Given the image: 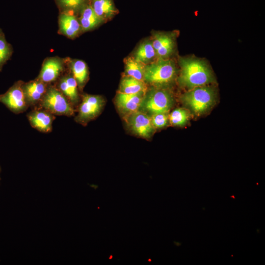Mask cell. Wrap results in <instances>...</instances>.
Wrapping results in <instances>:
<instances>
[{
  "label": "cell",
  "instance_id": "6da1fadb",
  "mask_svg": "<svg viewBox=\"0 0 265 265\" xmlns=\"http://www.w3.org/2000/svg\"><path fill=\"white\" fill-rule=\"evenodd\" d=\"M179 65L181 71L178 82L188 90L208 85L215 80L211 70L204 60L193 57H181Z\"/></svg>",
  "mask_w": 265,
  "mask_h": 265
},
{
  "label": "cell",
  "instance_id": "7a4b0ae2",
  "mask_svg": "<svg viewBox=\"0 0 265 265\" xmlns=\"http://www.w3.org/2000/svg\"><path fill=\"white\" fill-rule=\"evenodd\" d=\"M215 97L214 88L207 85L188 90L182 96L181 101L193 114L199 116L212 107Z\"/></svg>",
  "mask_w": 265,
  "mask_h": 265
},
{
  "label": "cell",
  "instance_id": "3957f363",
  "mask_svg": "<svg viewBox=\"0 0 265 265\" xmlns=\"http://www.w3.org/2000/svg\"><path fill=\"white\" fill-rule=\"evenodd\" d=\"M176 75L174 62L168 58L158 59L145 66L144 80L161 87L171 83Z\"/></svg>",
  "mask_w": 265,
  "mask_h": 265
},
{
  "label": "cell",
  "instance_id": "277c9868",
  "mask_svg": "<svg viewBox=\"0 0 265 265\" xmlns=\"http://www.w3.org/2000/svg\"><path fill=\"white\" fill-rule=\"evenodd\" d=\"M173 103V96L168 90L154 88L145 93L138 110L151 115L168 113Z\"/></svg>",
  "mask_w": 265,
  "mask_h": 265
},
{
  "label": "cell",
  "instance_id": "5b68a950",
  "mask_svg": "<svg viewBox=\"0 0 265 265\" xmlns=\"http://www.w3.org/2000/svg\"><path fill=\"white\" fill-rule=\"evenodd\" d=\"M37 107L42 108L54 115L71 116L74 115V106L57 88L48 87L47 91Z\"/></svg>",
  "mask_w": 265,
  "mask_h": 265
},
{
  "label": "cell",
  "instance_id": "8992f818",
  "mask_svg": "<svg viewBox=\"0 0 265 265\" xmlns=\"http://www.w3.org/2000/svg\"><path fill=\"white\" fill-rule=\"evenodd\" d=\"M104 105V100L99 95L85 94L82 97L78 114L75 121L85 125L95 118L101 112Z\"/></svg>",
  "mask_w": 265,
  "mask_h": 265
},
{
  "label": "cell",
  "instance_id": "52a82bcc",
  "mask_svg": "<svg viewBox=\"0 0 265 265\" xmlns=\"http://www.w3.org/2000/svg\"><path fill=\"white\" fill-rule=\"evenodd\" d=\"M21 81H18L5 93L0 95V103L14 113L19 114L29 107L24 95Z\"/></svg>",
  "mask_w": 265,
  "mask_h": 265
},
{
  "label": "cell",
  "instance_id": "ba28073f",
  "mask_svg": "<svg viewBox=\"0 0 265 265\" xmlns=\"http://www.w3.org/2000/svg\"><path fill=\"white\" fill-rule=\"evenodd\" d=\"M126 117L127 125L135 135L148 139L154 133L155 128L147 114L137 110Z\"/></svg>",
  "mask_w": 265,
  "mask_h": 265
},
{
  "label": "cell",
  "instance_id": "9c48e42d",
  "mask_svg": "<svg viewBox=\"0 0 265 265\" xmlns=\"http://www.w3.org/2000/svg\"><path fill=\"white\" fill-rule=\"evenodd\" d=\"M28 120L32 128L37 131L48 133L52 131L55 115L40 107L34 108L27 114Z\"/></svg>",
  "mask_w": 265,
  "mask_h": 265
},
{
  "label": "cell",
  "instance_id": "30bf717a",
  "mask_svg": "<svg viewBox=\"0 0 265 265\" xmlns=\"http://www.w3.org/2000/svg\"><path fill=\"white\" fill-rule=\"evenodd\" d=\"M26 102L29 107H37L48 89L47 84L38 79L22 85Z\"/></svg>",
  "mask_w": 265,
  "mask_h": 265
},
{
  "label": "cell",
  "instance_id": "8fae6325",
  "mask_svg": "<svg viewBox=\"0 0 265 265\" xmlns=\"http://www.w3.org/2000/svg\"><path fill=\"white\" fill-rule=\"evenodd\" d=\"M145 93L126 94L119 92L115 98L118 110L125 116L138 110Z\"/></svg>",
  "mask_w": 265,
  "mask_h": 265
},
{
  "label": "cell",
  "instance_id": "7c38bea8",
  "mask_svg": "<svg viewBox=\"0 0 265 265\" xmlns=\"http://www.w3.org/2000/svg\"><path fill=\"white\" fill-rule=\"evenodd\" d=\"M151 42L159 58H168L174 52L175 41L173 37L169 34L156 33Z\"/></svg>",
  "mask_w": 265,
  "mask_h": 265
},
{
  "label": "cell",
  "instance_id": "4fadbf2b",
  "mask_svg": "<svg viewBox=\"0 0 265 265\" xmlns=\"http://www.w3.org/2000/svg\"><path fill=\"white\" fill-rule=\"evenodd\" d=\"M63 68L59 59L49 58L44 63L38 79L46 84L53 82L59 76Z\"/></svg>",
  "mask_w": 265,
  "mask_h": 265
},
{
  "label": "cell",
  "instance_id": "5bb4252c",
  "mask_svg": "<svg viewBox=\"0 0 265 265\" xmlns=\"http://www.w3.org/2000/svg\"><path fill=\"white\" fill-rule=\"evenodd\" d=\"M77 86V81L73 76L70 75L62 77L58 83V89L67 98L73 106L79 101Z\"/></svg>",
  "mask_w": 265,
  "mask_h": 265
},
{
  "label": "cell",
  "instance_id": "9a60e30c",
  "mask_svg": "<svg viewBox=\"0 0 265 265\" xmlns=\"http://www.w3.org/2000/svg\"><path fill=\"white\" fill-rule=\"evenodd\" d=\"M59 30L65 36L73 38L81 29L80 22L73 15L64 13L59 18Z\"/></svg>",
  "mask_w": 265,
  "mask_h": 265
},
{
  "label": "cell",
  "instance_id": "2e32d148",
  "mask_svg": "<svg viewBox=\"0 0 265 265\" xmlns=\"http://www.w3.org/2000/svg\"><path fill=\"white\" fill-rule=\"evenodd\" d=\"M147 87L144 81L129 76L123 78L120 85V92L126 94H137L146 92Z\"/></svg>",
  "mask_w": 265,
  "mask_h": 265
},
{
  "label": "cell",
  "instance_id": "e0dca14e",
  "mask_svg": "<svg viewBox=\"0 0 265 265\" xmlns=\"http://www.w3.org/2000/svg\"><path fill=\"white\" fill-rule=\"evenodd\" d=\"M102 20L95 14L91 6H84L82 8L80 21L82 30L86 31L91 29L98 25Z\"/></svg>",
  "mask_w": 265,
  "mask_h": 265
},
{
  "label": "cell",
  "instance_id": "ac0fdd59",
  "mask_svg": "<svg viewBox=\"0 0 265 265\" xmlns=\"http://www.w3.org/2000/svg\"><path fill=\"white\" fill-rule=\"evenodd\" d=\"M91 6L95 14L102 20L110 18L116 13L112 0H93Z\"/></svg>",
  "mask_w": 265,
  "mask_h": 265
},
{
  "label": "cell",
  "instance_id": "d6986e66",
  "mask_svg": "<svg viewBox=\"0 0 265 265\" xmlns=\"http://www.w3.org/2000/svg\"><path fill=\"white\" fill-rule=\"evenodd\" d=\"M156 56L152 42L146 41L142 43L135 53L134 59L143 64H147Z\"/></svg>",
  "mask_w": 265,
  "mask_h": 265
},
{
  "label": "cell",
  "instance_id": "ffe728a7",
  "mask_svg": "<svg viewBox=\"0 0 265 265\" xmlns=\"http://www.w3.org/2000/svg\"><path fill=\"white\" fill-rule=\"evenodd\" d=\"M71 69L78 85L82 87L86 82L88 75L86 63L80 60L73 61L71 64Z\"/></svg>",
  "mask_w": 265,
  "mask_h": 265
},
{
  "label": "cell",
  "instance_id": "44dd1931",
  "mask_svg": "<svg viewBox=\"0 0 265 265\" xmlns=\"http://www.w3.org/2000/svg\"><path fill=\"white\" fill-rule=\"evenodd\" d=\"M125 74L126 76L144 81L145 66L144 64L132 57L128 58L125 61Z\"/></svg>",
  "mask_w": 265,
  "mask_h": 265
},
{
  "label": "cell",
  "instance_id": "7402d4cb",
  "mask_svg": "<svg viewBox=\"0 0 265 265\" xmlns=\"http://www.w3.org/2000/svg\"><path fill=\"white\" fill-rule=\"evenodd\" d=\"M170 123L175 126L182 127L186 125L189 120V113L185 108H177L168 115Z\"/></svg>",
  "mask_w": 265,
  "mask_h": 265
},
{
  "label": "cell",
  "instance_id": "603a6c76",
  "mask_svg": "<svg viewBox=\"0 0 265 265\" xmlns=\"http://www.w3.org/2000/svg\"><path fill=\"white\" fill-rule=\"evenodd\" d=\"M11 54V49L4 37L0 34V69L8 59Z\"/></svg>",
  "mask_w": 265,
  "mask_h": 265
},
{
  "label": "cell",
  "instance_id": "cb8c5ba5",
  "mask_svg": "<svg viewBox=\"0 0 265 265\" xmlns=\"http://www.w3.org/2000/svg\"><path fill=\"white\" fill-rule=\"evenodd\" d=\"M60 5L67 10H78L82 8L87 0H57Z\"/></svg>",
  "mask_w": 265,
  "mask_h": 265
},
{
  "label": "cell",
  "instance_id": "d4e9b609",
  "mask_svg": "<svg viewBox=\"0 0 265 265\" xmlns=\"http://www.w3.org/2000/svg\"><path fill=\"white\" fill-rule=\"evenodd\" d=\"M151 119L154 127L162 128L166 126L169 120L167 113H158L151 115Z\"/></svg>",
  "mask_w": 265,
  "mask_h": 265
},
{
  "label": "cell",
  "instance_id": "484cf974",
  "mask_svg": "<svg viewBox=\"0 0 265 265\" xmlns=\"http://www.w3.org/2000/svg\"><path fill=\"white\" fill-rule=\"evenodd\" d=\"M112 258H113V256L112 255H110V256L108 257V259L109 260H111L112 259Z\"/></svg>",
  "mask_w": 265,
  "mask_h": 265
},
{
  "label": "cell",
  "instance_id": "4316f807",
  "mask_svg": "<svg viewBox=\"0 0 265 265\" xmlns=\"http://www.w3.org/2000/svg\"><path fill=\"white\" fill-rule=\"evenodd\" d=\"M148 262H151L152 260H151V259H148Z\"/></svg>",
  "mask_w": 265,
  "mask_h": 265
},
{
  "label": "cell",
  "instance_id": "83f0119b",
  "mask_svg": "<svg viewBox=\"0 0 265 265\" xmlns=\"http://www.w3.org/2000/svg\"><path fill=\"white\" fill-rule=\"evenodd\" d=\"M1 34V29H0V34Z\"/></svg>",
  "mask_w": 265,
  "mask_h": 265
},
{
  "label": "cell",
  "instance_id": "f1b7e54d",
  "mask_svg": "<svg viewBox=\"0 0 265 265\" xmlns=\"http://www.w3.org/2000/svg\"><path fill=\"white\" fill-rule=\"evenodd\" d=\"M0 170H1V168H0Z\"/></svg>",
  "mask_w": 265,
  "mask_h": 265
}]
</instances>
